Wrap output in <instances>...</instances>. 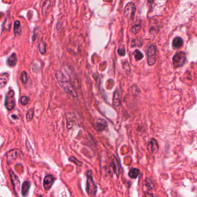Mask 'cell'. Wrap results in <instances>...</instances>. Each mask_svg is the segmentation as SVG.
<instances>
[{"label": "cell", "instance_id": "28", "mask_svg": "<svg viewBox=\"0 0 197 197\" xmlns=\"http://www.w3.org/2000/svg\"><path fill=\"white\" fill-rule=\"evenodd\" d=\"M155 0H148V4L151 5L154 3Z\"/></svg>", "mask_w": 197, "mask_h": 197}, {"label": "cell", "instance_id": "5", "mask_svg": "<svg viewBox=\"0 0 197 197\" xmlns=\"http://www.w3.org/2000/svg\"><path fill=\"white\" fill-rule=\"evenodd\" d=\"M96 186L95 182L92 179V175L91 173H87V180L86 191L90 195H95L96 193Z\"/></svg>", "mask_w": 197, "mask_h": 197}, {"label": "cell", "instance_id": "10", "mask_svg": "<svg viewBox=\"0 0 197 197\" xmlns=\"http://www.w3.org/2000/svg\"><path fill=\"white\" fill-rule=\"evenodd\" d=\"M17 62V56L16 55V53H13L9 57L8 59L7 60V63L9 67H15L16 65Z\"/></svg>", "mask_w": 197, "mask_h": 197}, {"label": "cell", "instance_id": "8", "mask_svg": "<svg viewBox=\"0 0 197 197\" xmlns=\"http://www.w3.org/2000/svg\"><path fill=\"white\" fill-rule=\"evenodd\" d=\"M9 173H10V176L12 180V183L13 186L14 188V190L17 193V190L20 187V181L18 179V177L17 176L13 173L12 171H9Z\"/></svg>", "mask_w": 197, "mask_h": 197}, {"label": "cell", "instance_id": "24", "mask_svg": "<svg viewBox=\"0 0 197 197\" xmlns=\"http://www.w3.org/2000/svg\"><path fill=\"white\" fill-rule=\"evenodd\" d=\"M146 186L147 189L150 190H153V188H154V185L152 183L151 180H149V179H146Z\"/></svg>", "mask_w": 197, "mask_h": 197}, {"label": "cell", "instance_id": "12", "mask_svg": "<svg viewBox=\"0 0 197 197\" xmlns=\"http://www.w3.org/2000/svg\"><path fill=\"white\" fill-rule=\"evenodd\" d=\"M113 105L116 106H118L121 105V97L120 95V92L116 90L113 94Z\"/></svg>", "mask_w": 197, "mask_h": 197}, {"label": "cell", "instance_id": "14", "mask_svg": "<svg viewBox=\"0 0 197 197\" xmlns=\"http://www.w3.org/2000/svg\"><path fill=\"white\" fill-rule=\"evenodd\" d=\"M183 45V41L180 37H176L172 41V46L175 49L180 48Z\"/></svg>", "mask_w": 197, "mask_h": 197}, {"label": "cell", "instance_id": "11", "mask_svg": "<svg viewBox=\"0 0 197 197\" xmlns=\"http://www.w3.org/2000/svg\"><path fill=\"white\" fill-rule=\"evenodd\" d=\"M51 1L52 0H45L44 3H43V4L42 13H43L44 16H46L48 14V13H49V9H50L51 7Z\"/></svg>", "mask_w": 197, "mask_h": 197}, {"label": "cell", "instance_id": "17", "mask_svg": "<svg viewBox=\"0 0 197 197\" xmlns=\"http://www.w3.org/2000/svg\"><path fill=\"white\" fill-rule=\"evenodd\" d=\"M29 187H30V183L29 181H25L23 183L21 187V194L23 196H26L28 194Z\"/></svg>", "mask_w": 197, "mask_h": 197}, {"label": "cell", "instance_id": "6", "mask_svg": "<svg viewBox=\"0 0 197 197\" xmlns=\"http://www.w3.org/2000/svg\"><path fill=\"white\" fill-rule=\"evenodd\" d=\"M5 105L8 110H12L15 106V92L13 90L9 91L6 96Z\"/></svg>", "mask_w": 197, "mask_h": 197}, {"label": "cell", "instance_id": "4", "mask_svg": "<svg viewBox=\"0 0 197 197\" xmlns=\"http://www.w3.org/2000/svg\"><path fill=\"white\" fill-rule=\"evenodd\" d=\"M136 10H137V7L133 2H131L128 3L126 5L124 11V16L129 20H134Z\"/></svg>", "mask_w": 197, "mask_h": 197}, {"label": "cell", "instance_id": "9", "mask_svg": "<svg viewBox=\"0 0 197 197\" xmlns=\"http://www.w3.org/2000/svg\"><path fill=\"white\" fill-rule=\"evenodd\" d=\"M148 148L152 153H156L159 149V146L157 141L154 139H151L149 143Z\"/></svg>", "mask_w": 197, "mask_h": 197}, {"label": "cell", "instance_id": "23", "mask_svg": "<svg viewBox=\"0 0 197 197\" xmlns=\"http://www.w3.org/2000/svg\"><path fill=\"white\" fill-rule=\"evenodd\" d=\"M20 78H21V81L23 83H26L27 82V72L25 71L22 72L21 73V76H20Z\"/></svg>", "mask_w": 197, "mask_h": 197}, {"label": "cell", "instance_id": "3", "mask_svg": "<svg viewBox=\"0 0 197 197\" xmlns=\"http://www.w3.org/2000/svg\"><path fill=\"white\" fill-rule=\"evenodd\" d=\"M157 47L152 44L149 46L147 49V63L149 65H153L156 61Z\"/></svg>", "mask_w": 197, "mask_h": 197}, {"label": "cell", "instance_id": "26", "mask_svg": "<svg viewBox=\"0 0 197 197\" xmlns=\"http://www.w3.org/2000/svg\"><path fill=\"white\" fill-rule=\"evenodd\" d=\"M29 101V98L26 96H23L21 98L20 102L21 104L23 105H27Z\"/></svg>", "mask_w": 197, "mask_h": 197}, {"label": "cell", "instance_id": "1", "mask_svg": "<svg viewBox=\"0 0 197 197\" xmlns=\"http://www.w3.org/2000/svg\"><path fill=\"white\" fill-rule=\"evenodd\" d=\"M56 76L59 84L60 85V86L64 90V91L72 96L76 97L77 93L76 92L75 89L72 86L71 83H70V82L67 79L66 76L63 74V72L58 71L56 72Z\"/></svg>", "mask_w": 197, "mask_h": 197}, {"label": "cell", "instance_id": "15", "mask_svg": "<svg viewBox=\"0 0 197 197\" xmlns=\"http://www.w3.org/2000/svg\"><path fill=\"white\" fill-rule=\"evenodd\" d=\"M9 80V74L7 73H3L0 74V87H3L7 83Z\"/></svg>", "mask_w": 197, "mask_h": 197}, {"label": "cell", "instance_id": "21", "mask_svg": "<svg viewBox=\"0 0 197 197\" xmlns=\"http://www.w3.org/2000/svg\"><path fill=\"white\" fill-rule=\"evenodd\" d=\"M141 29V24H136L132 27L131 31L134 34H138Z\"/></svg>", "mask_w": 197, "mask_h": 197}, {"label": "cell", "instance_id": "25", "mask_svg": "<svg viewBox=\"0 0 197 197\" xmlns=\"http://www.w3.org/2000/svg\"><path fill=\"white\" fill-rule=\"evenodd\" d=\"M69 159H70L71 161H72L73 163H74L75 164H76L77 165H78V166H82V163L79 161L78 159H76L75 157H73V156L69 158Z\"/></svg>", "mask_w": 197, "mask_h": 197}, {"label": "cell", "instance_id": "2", "mask_svg": "<svg viewBox=\"0 0 197 197\" xmlns=\"http://www.w3.org/2000/svg\"><path fill=\"white\" fill-rule=\"evenodd\" d=\"M186 55L183 51H179L176 53L173 57V65L175 68L180 67L183 66L186 62Z\"/></svg>", "mask_w": 197, "mask_h": 197}, {"label": "cell", "instance_id": "18", "mask_svg": "<svg viewBox=\"0 0 197 197\" xmlns=\"http://www.w3.org/2000/svg\"><path fill=\"white\" fill-rule=\"evenodd\" d=\"M140 171L137 168H132L130 170L128 175L132 179H136L139 174Z\"/></svg>", "mask_w": 197, "mask_h": 197}, {"label": "cell", "instance_id": "20", "mask_svg": "<svg viewBox=\"0 0 197 197\" xmlns=\"http://www.w3.org/2000/svg\"><path fill=\"white\" fill-rule=\"evenodd\" d=\"M135 59L136 61H139L143 58V55L142 53L139 50H135L134 52Z\"/></svg>", "mask_w": 197, "mask_h": 197}, {"label": "cell", "instance_id": "27", "mask_svg": "<svg viewBox=\"0 0 197 197\" xmlns=\"http://www.w3.org/2000/svg\"><path fill=\"white\" fill-rule=\"evenodd\" d=\"M118 53L121 56H124L126 54V50H125L124 47H120L118 49Z\"/></svg>", "mask_w": 197, "mask_h": 197}, {"label": "cell", "instance_id": "22", "mask_svg": "<svg viewBox=\"0 0 197 197\" xmlns=\"http://www.w3.org/2000/svg\"><path fill=\"white\" fill-rule=\"evenodd\" d=\"M34 110L33 109H30L28 111L26 115V118L28 121H31L34 117Z\"/></svg>", "mask_w": 197, "mask_h": 197}, {"label": "cell", "instance_id": "7", "mask_svg": "<svg viewBox=\"0 0 197 197\" xmlns=\"http://www.w3.org/2000/svg\"><path fill=\"white\" fill-rule=\"evenodd\" d=\"M55 181L54 177L51 175H48L45 176L43 180V187L46 190H48L51 189Z\"/></svg>", "mask_w": 197, "mask_h": 197}, {"label": "cell", "instance_id": "16", "mask_svg": "<svg viewBox=\"0 0 197 197\" xmlns=\"http://www.w3.org/2000/svg\"><path fill=\"white\" fill-rule=\"evenodd\" d=\"M14 34L15 36L18 37L21 34V27L20 22L16 20L14 23Z\"/></svg>", "mask_w": 197, "mask_h": 197}, {"label": "cell", "instance_id": "13", "mask_svg": "<svg viewBox=\"0 0 197 197\" xmlns=\"http://www.w3.org/2000/svg\"><path fill=\"white\" fill-rule=\"evenodd\" d=\"M106 127H107V123L105 120L100 119L96 122V127L98 131H102L105 130Z\"/></svg>", "mask_w": 197, "mask_h": 197}, {"label": "cell", "instance_id": "19", "mask_svg": "<svg viewBox=\"0 0 197 197\" xmlns=\"http://www.w3.org/2000/svg\"><path fill=\"white\" fill-rule=\"evenodd\" d=\"M38 49L42 55H45L46 52V43L44 41H41L38 45Z\"/></svg>", "mask_w": 197, "mask_h": 197}]
</instances>
